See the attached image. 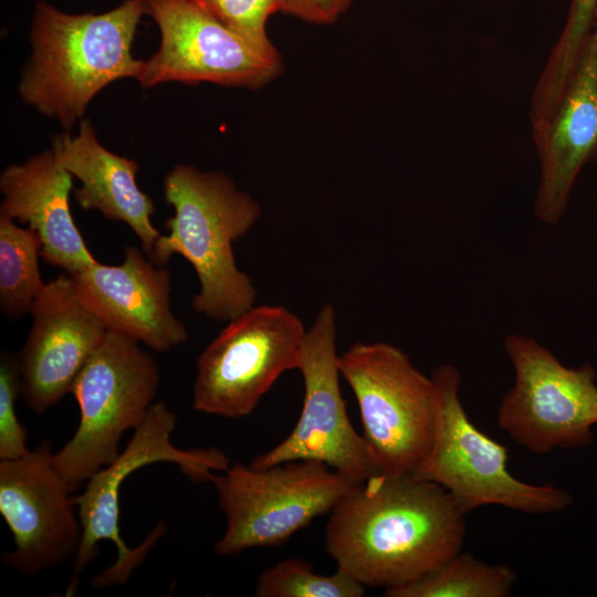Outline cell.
Returning a JSON list of instances; mask_svg holds the SVG:
<instances>
[{"mask_svg":"<svg viewBox=\"0 0 597 597\" xmlns=\"http://www.w3.org/2000/svg\"><path fill=\"white\" fill-rule=\"evenodd\" d=\"M177 416L166 404L154 402L144 420L134 429L128 444L109 464L96 471L85 483L84 491L74 498L82 525V538L73 558V576L66 595H72L78 577L98 553L101 541H111L116 548L115 562L92 579L95 588L125 584L132 573L165 534L159 522L137 547L130 548L121 536L119 491L125 479L136 470L157 462L177 464L193 482H210L214 471L230 467L229 457L219 449L182 450L172 444L170 437Z\"/></svg>","mask_w":597,"mask_h":597,"instance_id":"277c9868","label":"cell"},{"mask_svg":"<svg viewBox=\"0 0 597 597\" xmlns=\"http://www.w3.org/2000/svg\"><path fill=\"white\" fill-rule=\"evenodd\" d=\"M365 586L344 570L317 574L298 558H285L265 568L256 583L258 597H362Z\"/></svg>","mask_w":597,"mask_h":597,"instance_id":"7402d4cb","label":"cell"},{"mask_svg":"<svg viewBox=\"0 0 597 597\" xmlns=\"http://www.w3.org/2000/svg\"><path fill=\"white\" fill-rule=\"evenodd\" d=\"M29 315L31 327L17 354L20 390L25 406L42 415L72 391L108 331L64 273L45 283Z\"/></svg>","mask_w":597,"mask_h":597,"instance_id":"5bb4252c","label":"cell"},{"mask_svg":"<svg viewBox=\"0 0 597 597\" xmlns=\"http://www.w3.org/2000/svg\"><path fill=\"white\" fill-rule=\"evenodd\" d=\"M356 398L363 437L380 473H412L426 458L437 417V389L395 345L356 343L338 356Z\"/></svg>","mask_w":597,"mask_h":597,"instance_id":"8992f818","label":"cell"},{"mask_svg":"<svg viewBox=\"0 0 597 597\" xmlns=\"http://www.w3.org/2000/svg\"><path fill=\"white\" fill-rule=\"evenodd\" d=\"M159 384L158 365L140 343L107 332L71 391L80 408L78 427L53 453V462L72 491L117 458L123 433L144 420Z\"/></svg>","mask_w":597,"mask_h":597,"instance_id":"ba28073f","label":"cell"},{"mask_svg":"<svg viewBox=\"0 0 597 597\" xmlns=\"http://www.w3.org/2000/svg\"><path fill=\"white\" fill-rule=\"evenodd\" d=\"M431 377L437 389L434 431L413 474L447 490L465 514L484 505L549 514L572 504L573 496L564 489L526 483L510 472L507 448L481 431L465 412L455 366L440 365Z\"/></svg>","mask_w":597,"mask_h":597,"instance_id":"5b68a950","label":"cell"},{"mask_svg":"<svg viewBox=\"0 0 597 597\" xmlns=\"http://www.w3.org/2000/svg\"><path fill=\"white\" fill-rule=\"evenodd\" d=\"M465 513L439 484L413 473H378L329 512L324 546L363 586H405L462 551Z\"/></svg>","mask_w":597,"mask_h":597,"instance_id":"6da1fadb","label":"cell"},{"mask_svg":"<svg viewBox=\"0 0 597 597\" xmlns=\"http://www.w3.org/2000/svg\"><path fill=\"white\" fill-rule=\"evenodd\" d=\"M40 256L41 240L36 232L0 216V311L8 321L30 314L44 287Z\"/></svg>","mask_w":597,"mask_h":597,"instance_id":"ffe728a7","label":"cell"},{"mask_svg":"<svg viewBox=\"0 0 597 597\" xmlns=\"http://www.w3.org/2000/svg\"><path fill=\"white\" fill-rule=\"evenodd\" d=\"M21 396L18 356L2 350L0 357V460L27 455V432L19 422L15 401Z\"/></svg>","mask_w":597,"mask_h":597,"instance_id":"cb8c5ba5","label":"cell"},{"mask_svg":"<svg viewBox=\"0 0 597 597\" xmlns=\"http://www.w3.org/2000/svg\"><path fill=\"white\" fill-rule=\"evenodd\" d=\"M164 197L174 208L148 256L165 266L175 254L193 268L199 291L192 308L206 317L228 322L254 305L256 289L235 262L233 243L261 214L259 203L219 171L176 165L164 178Z\"/></svg>","mask_w":597,"mask_h":597,"instance_id":"7a4b0ae2","label":"cell"},{"mask_svg":"<svg viewBox=\"0 0 597 597\" xmlns=\"http://www.w3.org/2000/svg\"><path fill=\"white\" fill-rule=\"evenodd\" d=\"M337 322L324 304L307 328L298 370L304 383L300 418L291 433L249 464L265 468L287 461H316L356 482L380 473L363 436L353 427L339 387Z\"/></svg>","mask_w":597,"mask_h":597,"instance_id":"8fae6325","label":"cell"},{"mask_svg":"<svg viewBox=\"0 0 597 597\" xmlns=\"http://www.w3.org/2000/svg\"><path fill=\"white\" fill-rule=\"evenodd\" d=\"M226 28L251 44L276 51L266 34V22L281 12V0H193Z\"/></svg>","mask_w":597,"mask_h":597,"instance_id":"603a6c76","label":"cell"},{"mask_svg":"<svg viewBox=\"0 0 597 597\" xmlns=\"http://www.w3.org/2000/svg\"><path fill=\"white\" fill-rule=\"evenodd\" d=\"M306 331L282 305H253L228 321L198 357L193 409L226 418L251 415L285 371L298 368Z\"/></svg>","mask_w":597,"mask_h":597,"instance_id":"9c48e42d","label":"cell"},{"mask_svg":"<svg viewBox=\"0 0 597 597\" xmlns=\"http://www.w3.org/2000/svg\"><path fill=\"white\" fill-rule=\"evenodd\" d=\"M122 263L91 264L70 275L81 302L108 332L166 352L188 339L170 307L171 272L156 265L143 249L127 245Z\"/></svg>","mask_w":597,"mask_h":597,"instance_id":"9a60e30c","label":"cell"},{"mask_svg":"<svg viewBox=\"0 0 597 597\" xmlns=\"http://www.w3.org/2000/svg\"><path fill=\"white\" fill-rule=\"evenodd\" d=\"M352 0H281V12L315 24L335 22Z\"/></svg>","mask_w":597,"mask_h":597,"instance_id":"d4e9b609","label":"cell"},{"mask_svg":"<svg viewBox=\"0 0 597 597\" xmlns=\"http://www.w3.org/2000/svg\"><path fill=\"white\" fill-rule=\"evenodd\" d=\"M72 178L53 149L0 175V216L28 223L41 240V258L69 275L97 262L71 214Z\"/></svg>","mask_w":597,"mask_h":597,"instance_id":"e0dca14e","label":"cell"},{"mask_svg":"<svg viewBox=\"0 0 597 597\" xmlns=\"http://www.w3.org/2000/svg\"><path fill=\"white\" fill-rule=\"evenodd\" d=\"M160 32L158 50L136 77L145 87L166 82L256 90L283 70L276 51L262 50L232 32L193 0H144Z\"/></svg>","mask_w":597,"mask_h":597,"instance_id":"7c38bea8","label":"cell"},{"mask_svg":"<svg viewBox=\"0 0 597 597\" xmlns=\"http://www.w3.org/2000/svg\"><path fill=\"white\" fill-rule=\"evenodd\" d=\"M144 0H124L104 13H65L50 3L35 6L32 53L19 82L24 103L70 129L105 86L136 78L143 61L132 54Z\"/></svg>","mask_w":597,"mask_h":597,"instance_id":"3957f363","label":"cell"},{"mask_svg":"<svg viewBox=\"0 0 597 597\" xmlns=\"http://www.w3.org/2000/svg\"><path fill=\"white\" fill-rule=\"evenodd\" d=\"M597 19V0H570L565 25L552 48L530 100L531 126L549 116Z\"/></svg>","mask_w":597,"mask_h":597,"instance_id":"44dd1931","label":"cell"},{"mask_svg":"<svg viewBox=\"0 0 597 597\" xmlns=\"http://www.w3.org/2000/svg\"><path fill=\"white\" fill-rule=\"evenodd\" d=\"M532 138L541 167L534 213L555 224L582 169L597 163V19L552 113L532 126Z\"/></svg>","mask_w":597,"mask_h":597,"instance_id":"2e32d148","label":"cell"},{"mask_svg":"<svg viewBox=\"0 0 597 597\" xmlns=\"http://www.w3.org/2000/svg\"><path fill=\"white\" fill-rule=\"evenodd\" d=\"M52 149L64 169L81 182L74 191L80 207L126 223L149 256L160 233L150 221L155 205L136 181L138 164L102 146L87 118L81 119L75 136L64 133L54 137Z\"/></svg>","mask_w":597,"mask_h":597,"instance_id":"ac0fdd59","label":"cell"},{"mask_svg":"<svg viewBox=\"0 0 597 597\" xmlns=\"http://www.w3.org/2000/svg\"><path fill=\"white\" fill-rule=\"evenodd\" d=\"M504 349L515 381L501 399L499 428L536 454L590 446L597 425L593 365L568 368L548 348L519 334L504 338Z\"/></svg>","mask_w":597,"mask_h":597,"instance_id":"30bf717a","label":"cell"},{"mask_svg":"<svg viewBox=\"0 0 597 597\" xmlns=\"http://www.w3.org/2000/svg\"><path fill=\"white\" fill-rule=\"evenodd\" d=\"M210 482L226 516L224 534L214 545L223 556L282 545L359 484L324 463L306 460L265 468L234 463L214 473Z\"/></svg>","mask_w":597,"mask_h":597,"instance_id":"52a82bcc","label":"cell"},{"mask_svg":"<svg viewBox=\"0 0 597 597\" xmlns=\"http://www.w3.org/2000/svg\"><path fill=\"white\" fill-rule=\"evenodd\" d=\"M53 453L51 443L42 441L24 457L0 460V514L14 544L1 557L27 576L74 558L82 538L73 491L57 471Z\"/></svg>","mask_w":597,"mask_h":597,"instance_id":"4fadbf2b","label":"cell"},{"mask_svg":"<svg viewBox=\"0 0 597 597\" xmlns=\"http://www.w3.org/2000/svg\"><path fill=\"white\" fill-rule=\"evenodd\" d=\"M516 573L505 564H490L462 551L441 566L398 588L386 597H507Z\"/></svg>","mask_w":597,"mask_h":597,"instance_id":"d6986e66","label":"cell"}]
</instances>
